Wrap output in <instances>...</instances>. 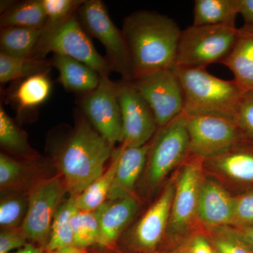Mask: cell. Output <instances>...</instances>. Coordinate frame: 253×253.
<instances>
[{"instance_id": "obj_1", "label": "cell", "mask_w": 253, "mask_h": 253, "mask_svg": "<svg viewBox=\"0 0 253 253\" xmlns=\"http://www.w3.org/2000/svg\"><path fill=\"white\" fill-rule=\"evenodd\" d=\"M133 81L174 68L181 30L166 15L139 11L126 16L122 30Z\"/></svg>"}, {"instance_id": "obj_2", "label": "cell", "mask_w": 253, "mask_h": 253, "mask_svg": "<svg viewBox=\"0 0 253 253\" xmlns=\"http://www.w3.org/2000/svg\"><path fill=\"white\" fill-rule=\"evenodd\" d=\"M113 146L105 139L82 113L58 151L56 163L71 196H78L104 172Z\"/></svg>"}, {"instance_id": "obj_3", "label": "cell", "mask_w": 253, "mask_h": 253, "mask_svg": "<svg viewBox=\"0 0 253 253\" xmlns=\"http://www.w3.org/2000/svg\"><path fill=\"white\" fill-rule=\"evenodd\" d=\"M184 94L186 115H218L233 118L244 91L235 81L211 74L206 68L174 66Z\"/></svg>"}, {"instance_id": "obj_4", "label": "cell", "mask_w": 253, "mask_h": 253, "mask_svg": "<svg viewBox=\"0 0 253 253\" xmlns=\"http://www.w3.org/2000/svg\"><path fill=\"white\" fill-rule=\"evenodd\" d=\"M236 26H192L181 31L175 66L207 68L228 57L237 38Z\"/></svg>"}, {"instance_id": "obj_5", "label": "cell", "mask_w": 253, "mask_h": 253, "mask_svg": "<svg viewBox=\"0 0 253 253\" xmlns=\"http://www.w3.org/2000/svg\"><path fill=\"white\" fill-rule=\"evenodd\" d=\"M76 14L56 27L42 29L33 57L45 59L49 53L64 55L87 65L101 76H110L111 65L96 51Z\"/></svg>"}, {"instance_id": "obj_6", "label": "cell", "mask_w": 253, "mask_h": 253, "mask_svg": "<svg viewBox=\"0 0 253 253\" xmlns=\"http://www.w3.org/2000/svg\"><path fill=\"white\" fill-rule=\"evenodd\" d=\"M80 22L89 36L104 46L106 58L113 71L123 81L132 82V69L129 51L122 31L118 29L101 0H85L77 12Z\"/></svg>"}, {"instance_id": "obj_7", "label": "cell", "mask_w": 253, "mask_h": 253, "mask_svg": "<svg viewBox=\"0 0 253 253\" xmlns=\"http://www.w3.org/2000/svg\"><path fill=\"white\" fill-rule=\"evenodd\" d=\"M189 154L208 159L249 139L233 118L218 115H186Z\"/></svg>"}, {"instance_id": "obj_8", "label": "cell", "mask_w": 253, "mask_h": 253, "mask_svg": "<svg viewBox=\"0 0 253 253\" xmlns=\"http://www.w3.org/2000/svg\"><path fill=\"white\" fill-rule=\"evenodd\" d=\"M150 143L146 163V181L156 187L176 166L189 156V137L184 113L166 126L158 127Z\"/></svg>"}, {"instance_id": "obj_9", "label": "cell", "mask_w": 253, "mask_h": 253, "mask_svg": "<svg viewBox=\"0 0 253 253\" xmlns=\"http://www.w3.org/2000/svg\"><path fill=\"white\" fill-rule=\"evenodd\" d=\"M204 159L190 155L186 159L175 184L172 211L167 231L168 251L185 239L184 234L196 219L200 187L203 181Z\"/></svg>"}, {"instance_id": "obj_10", "label": "cell", "mask_w": 253, "mask_h": 253, "mask_svg": "<svg viewBox=\"0 0 253 253\" xmlns=\"http://www.w3.org/2000/svg\"><path fill=\"white\" fill-rule=\"evenodd\" d=\"M81 113L91 126L114 146L123 141L122 114L118 96V83L101 76L99 85L78 101Z\"/></svg>"}, {"instance_id": "obj_11", "label": "cell", "mask_w": 253, "mask_h": 253, "mask_svg": "<svg viewBox=\"0 0 253 253\" xmlns=\"http://www.w3.org/2000/svg\"><path fill=\"white\" fill-rule=\"evenodd\" d=\"M66 191L64 181L59 177L42 180L31 189L27 214L21 226L31 243L44 249L55 214Z\"/></svg>"}, {"instance_id": "obj_12", "label": "cell", "mask_w": 253, "mask_h": 253, "mask_svg": "<svg viewBox=\"0 0 253 253\" xmlns=\"http://www.w3.org/2000/svg\"><path fill=\"white\" fill-rule=\"evenodd\" d=\"M131 83L152 110L158 127L169 124L184 113V94L174 68Z\"/></svg>"}, {"instance_id": "obj_13", "label": "cell", "mask_w": 253, "mask_h": 253, "mask_svg": "<svg viewBox=\"0 0 253 253\" xmlns=\"http://www.w3.org/2000/svg\"><path fill=\"white\" fill-rule=\"evenodd\" d=\"M118 96L122 114L123 147L149 144L158 126L154 113L131 82L118 83Z\"/></svg>"}, {"instance_id": "obj_14", "label": "cell", "mask_w": 253, "mask_h": 253, "mask_svg": "<svg viewBox=\"0 0 253 253\" xmlns=\"http://www.w3.org/2000/svg\"><path fill=\"white\" fill-rule=\"evenodd\" d=\"M175 184H168L134 226L126 242L133 253L164 252L163 241L170 219Z\"/></svg>"}, {"instance_id": "obj_15", "label": "cell", "mask_w": 253, "mask_h": 253, "mask_svg": "<svg viewBox=\"0 0 253 253\" xmlns=\"http://www.w3.org/2000/svg\"><path fill=\"white\" fill-rule=\"evenodd\" d=\"M235 196L216 181L203 179L200 187L196 219L210 229L234 225Z\"/></svg>"}, {"instance_id": "obj_16", "label": "cell", "mask_w": 253, "mask_h": 253, "mask_svg": "<svg viewBox=\"0 0 253 253\" xmlns=\"http://www.w3.org/2000/svg\"><path fill=\"white\" fill-rule=\"evenodd\" d=\"M139 208L134 196L107 201L101 205L96 212L99 223V239L101 248L113 249L120 236L135 215Z\"/></svg>"}, {"instance_id": "obj_17", "label": "cell", "mask_w": 253, "mask_h": 253, "mask_svg": "<svg viewBox=\"0 0 253 253\" xmlns=\"http://www.w3.org/2000/svg\"><path fill=\"white\" fill-rule=\"evenodd\" d=\"M150 143L139 147H121L116 150L118 163L108 200L133 196L139 176L146 166Z\"/></svg>"}, {"instance_id": "obj_18", "label": "cell", "mask_w": 253, "mask_h": 253, "mask_svg": "<svg viewBox=\"0 0 253 253\" xmlns=\"http://www.w3.org/2000/svg\"><path fill=\"white\" fill-rule=\"evenodd\" d=\"M205 164L231 180L253 188V141L245 139L220 155L204 160Z\"/></svg>"}, {"instance_id": "obj_19", "label": "cell", "mask_w": 253, "mask_h": 253, "mask_svg": "<svg viewBox=\"0 0 253 253\" xmlns=\"http://www.w3.org/2000/svg\"><path fill=\"white\" fill-rule=\"evenodd\" d=\"M221 64L230 70L244 92L253 91V26L244 24L238 29L234 48Z\"/></svg>"}, {"instance_id": "obj_20", "label": "cell", "mask_w": 253, "mask_h": 253, "mask_svg": "<svg viewBox=\"0 0 253 253\" xmlns=\"http://www.w3.org/2000/svg\"><path fill=\"white\" fill-rule=\"evenodd\" d=\"M51 61L59 73V83L66 90L84 94L99 85L101 76L87 65L60 54H54Z\"/></svg>"}, {"instance_id": "obj_21", "label": "cell", "mask_w": 253, "mask_h": 253, "mask_svg": "<svg viewBox=\"0 0 253 253\" xmlns=\"http://www.w3.org/2000/svg\"><path fill=\"white\" fill-rule=\"evenodd\" d=\"M49 73H39L22 80L11 94V100L21 113L36 109L49 99L52 84Z\"/></svg>"}, {"instance_id": "obj_22", "label": "cell", "mask_w": 253, "mask_h": 253, "mask_svg": "<svg viewBox=\"0 0 253 253\" xmlns=\"http://www.w3.org/2000/svg\"><path fill=\"white\" fill-rule=\"evenodd\" d=\"M239 7V0H196L193 25L236 26Z\"/></svg>"}, {"instance_id": "obj_23", "label": "cell", "mask_w": 253, "mask_h": 253, "mask_svg": "<svg viewBox=\"0 0 253 253\" xmlns=\"http://www.w3.org/2000/svg\"><path fill=\"white\" fill-rule=\"evenodd\" d=\"M42 33V29L37 28H1L0 53L16 58L33 57Z\"/></svg>"}, {"instance_id": "obj_24", "label": "cell", "mask_w": 253, "mask_h": 253, "mask_svg": "<svg viewBox=\"0 0 253 253\" xmlns=\"http://www.w3.org/2000/svg\"><path fill=\"white\" fill-rule=\"evenodd\" d=\"M45 22V11L42 0L14 3L0 18L1 28L16 26L42 29Z\"/></svg>"}, {"instance_id": "obj_25", "label": "cell", "mask_w": 253, "mask_h": 253, "mask_svg": "<svg viewBox=\"0 0 253 253\" xmlns=\"http://www.w3.org/2000/svg\"><path fill=\"white\" fill-rule=\"evenodd\" d=\"M0 145L9 154L28 161H35L38 153L32 149L26 133L0 106Z\"/></svg>"}, {"instance_id": "obj_26", "label": "cell", "mask_w": 253, "mask_h": 253, "mask_svg": "<svg viewBox=\"0 0 253 253\" xmlns=\"http://www.w3.org/2000/svg\"><path fill=\"white\" fill-rule=\"evenodd\" d=\"M111 165L99 177L95 179L84 191L74 197L78 210L86 212L96 211L108 200L117 167L118 158L116 150L113 151Z\"/></svg>"}, {"instance_id": "obj_27", "label": "cell", "mask_w": 253, "mask_h": 253, "mask_svg": "<svg viewBox=\"0 0 253 253\" xmlns=\"http://www.w3.org/2000/svg\"><path fill=\"white\" fill-rule=\"evenodd\" d=\"M78 210L73 196L63 201L59 206L53 219L49 240L44 247L46 253L73 246L71 219Z\"/></svg>"}, {"instance_id": "obj_28", "label": "cell", "mask_w": 253, "mask_h": 253, "mask_svg": "<svg viewBox=\"0 0 253 253\" xmlns=\"http://www.w3.org/2000/svg\"><path fill=\"white\" fill-rule=\"evenodd\" d=\"M51 66V60L16 58L0 53V83L5 84L39 73H49Z\"/></svg>"}, {"instance_id": "obj_29", "label": "cell", "mask_w": 253, "mask_h": 253, "mask_svg": "<svg viewBox=\"0 0 253 253\" xmlns=\"http://www.w3.org/2000/svg\"><path fill=\"white\" fill-rule=\"evenodd\" d=\"M73 246L86 249L98 245L99 239V223L96 211L86 212L78 210L71 219Z\"/></svg>"}, {"instance_id": "obj_30", "label": "cell", "mask_w": 253, "mask_h": 253, "mask_svg": "<svg viewBox=\"0 0 253 253\" xmlns=\"http://www.w3.org/2000/svg\"><path fill=\"white\" fill-rule=\"evenodd\" d=\"M0 201V226L1 229L22 226L27 214L29 195L18 191L3 192Z\"/></svg>"}, {"instance_id": "obj_31", "label": "cell", "mask_w": 253, "mask_h": 253, "mask_svg": "<svg viewBox=\"0 0 253 253\" xmlns=\"http://www.w3.org/2000/svg\"><path fill=\"white\" fill-rule=\"evenodd\" d=\"M208 235L217 253H253V246L235 228L211 229Z\"/></svg>"}, {"instance_id": "obj_32", "label": "cell", "mask_w": 253, "mask_h": 253, "mask_svg": "<svg viewBox=\"0 0 253 253\" xmlns=\"http://www.w3.org/2000/svg\"><path fill=\"white\" fill-rule=\"evenodd\" d=\"M27 168L4 153L0 154V188L3 192H14L27 176Z\"/></svg>"}, {"instance_id": "obj_33", "label": "cell", "mask_w": 253, "mask_h": 253, "mask_svg": "<svg viewBox=\"0 0 253 253\" xmlns=\"http://www.w3.org/2000/svg\"><path fill=\"white\" fill-rule=\"evenodd\" d=\"M46 14V22L42 29L59 26L77 14L84 0H42Z\"/></svg>"}, {"instance_id": "obj_34", "label": "cell", "mask_w": 253, "mask_h": 253, "mask_svg": "<svg viewBox=\"0 0 253 253\" xmlns=\"http://www.w3.org/2000/svg\"><path fill=\"white\" fill-rule=\"evenodd\" d=\"M234 121L245 135L253 141V91L243 95L236 108Z\"/></svg>"}, {"instance_id": "obj_35", "label": "cell", "mask_w": 253, "mask_h": 253, "mask_svg": "<svg viewBox=\"0 0 253 253\" xmlns=\"http://www.w3.org/2000/svg\"><path fill=\"white\" fill-rule=\"evenodd\" d=\"M234 227H253V188L235 196Z\"/></svg>"}, {"instance_id": "obj_36", "label": "cell", "mask_w": 253, "mask_h": 253, "mask_svg": "<svg viewBox=\"0 0 253 253\" xmlns=\"http://www.w3.org/2000/svg\"><path fill=\"white\" fill-rule=\"evenodd\" d=\"M174 250L177 253H217L209 236L201 232L189 234Z\"/></svg>"}, {"instance_id": "obj_37", "label": "cell", "mask_w": 253, "mask_h": 253, "mask_svg": "<svg viewBox=\"0 0 253 253\" xmlns=\"http://www.w3.org/2000/svg\"><path fill=\"white\" fill-rule=\"evenodd\" d=\"M27 236L22 227L1 229L0 233V253H9L21 249L28 244Z\"/></svg>"}, {"instance_id": "obj_38", "label": "cell", "mask_w": 253, "mask_h": 253, "mask_svg": "<svg viewBox=\"0 0 253 253\" xmlns=\"http://www.w3.org/2000/svg\"><path fill=\"white\" fill-rule=\"evenodd\" d=\"M239 14L244 18L245 24L253 26V0H239Z\"/></svg>"}, {"instance_id": "obj_39", "label": "cell", "mask_w": 253, "mask_h": 253, "mask_svg": "<svg viewBox=\"0 0 253 253\" xmlns=\"http://www.w3.org/2000/svg\"><path fill=\"white\" fill-rule=\"evenodd\" d=\"M14 253H44V249L33 243H28L26 246Z\"/></svg>"}, {"instance_id": "obj_40", "label": "cell", "mask_w": 253, "mask_h": 253, "mask_svg": "<svg viewBox=\"0 0 253 253\" xmlns=\"http://www.w3.org/2000/svg\"><path fill=\"white\" fill-rule=\"evenodd\" d=\"M253 246V227H234Z\"/></svg>"}, {"instance_id": "obj_41", "label": "cell", "mask_w": 253, "mask_h": 253, "mask_svg": "<svg viewBox=\"0 0 253 253\" xmlns=\"http://www.w3.org/2000/svg\"><path fill=\"white\" fill-rule=\"evenodd\" d=\"M44 253H89L85 249H78V248L71 246V247L65 248V249L58 250V251H53V252Z\"/></svg>"}, {"instance_id": "obj_42", "label": "cell", "mask_w": 253, "mask_h": 253, "mask_svg": "<svg viewBox=\"0 0 253 253\" xmlns=\"http://www.w3.org/2000/svg\"><path fill=\"white\" fill-rule=\"evenodd\" d=\"M177 253V252H176L175 250L174 249V250H172V251H167V252H163V253Z\"/></svg>"}]
</instances>
